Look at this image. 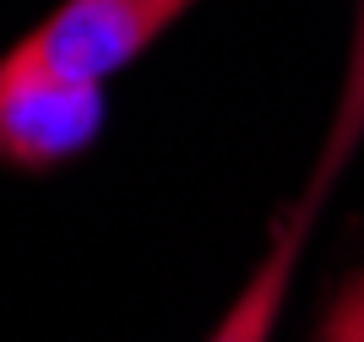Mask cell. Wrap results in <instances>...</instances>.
I'll use <instances>...</instances> for the list:
<instances>
[{"label": "cell", "instance_id": "2", "mask_svg": "<svg viewBox=\"0 0 364 342\" xmlns=\"http://www.w3.org/2000/svg\"><path fill=\"white\" fill-rule=\"evenodd\" d=\"M191 6L201 0H60L28 38H16V49L44 60L49 71L109 82L147 55Z\"/></svg>", "mask_w": 364, "mask_h": 342}, {"label": "cell", "instance_id": "6", "mask_svg": "<svg viewBox=\"0 0 364 342\" xmlns=\"http://www.w3.org/2000/svg\"><path fill=\"white\" fill-rule=\"evenodd\" d=\"M316 342H348V331H343L332 315H326V321H321V337H316Z\"/></svg>", "mask_w": 364, "mask_h": 342}, {"label": "cell", "instance_id": "3", "mask_svg": "<svg viewBox=\"0 0 364 342\" xmlns=\"http://www.w3.org/2000/svg\"><path fill=\"white\" fill-rule=\"evenodd\" d=\"M310 223H316V218H304L299 207H289L272 223L267 255H261L256 272L245 277V288L234 294V304L223 310V321L213 326L207 342H272L277 315H283L289 288H294V272H299V250H304V239H310Z\"/></svg>", "mask_w": 364, "mask_h": 342}, {"label": "cell", "instance_id": "5", "mask_svg": "<svg viewBox=\"0 0 364 342\" xmlns=\"http://www.w3.org/2000/svg\"><path fill=\"white\" fill-rule=\"evenodd\" d=\"M326 315L348 331V342H364V272H353L348 283L337 288V299H332V310H326Z\"/></svg>", "mask_w": 364, "mask_h": 342}, {"label": "cell", "instance_id": "4", "mask_svg": "<svg viewBox=\"0 0 364 342\" xmlns=\"http://www.w3.org/2000/svg\"><path fill=\"white\" fill-rule=\"evenodd\" d=\"M364 147V0H359V16H353V38H348V65H343V87H337V104L332 119L321 131V152H316V169L304 179V196L294 207L304 218H316L321 201L332 196V185L343 179V169L353 164V152Z\"/></svg>", "mask_w": 364, "mask_h": 342}, {"label": "cell", "instance_id": "1", "mask_svg": "<svg viewBox=\"0 0 364 342\" xmlns=\"http://www.w3.org/2000/svg\"><path fill=\"white\" fill-rule=\"evenodd\" d=\"M104 119V82L49 71L44 60L22 55L16 44L0 55V164L6 169L44 174L87 152Z\"/></svg>", "mask_w": 364, "mask_h": 342}]
</instances>
